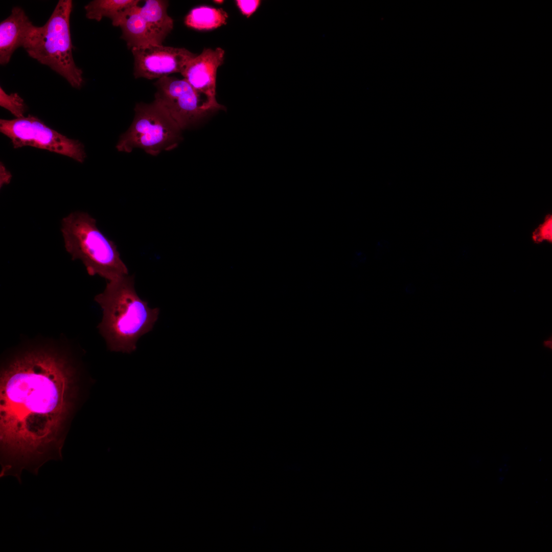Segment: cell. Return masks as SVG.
<instances>
[{"instance_id":"6da1fadb","label":"cell","mask_w":552,"mask_h":552,"mask_svg":"<svg viewBox=\"0 0 552 552\" xmlns=\"http://www.w3.org/2000/svg\"><path fill=\"white\" fill-rule=\"evenodd\" d=\"M74 380L66 357L51 349L24 352L3 369L1 477L11 475L21 482L24 469L37 475L45 462L61 458Z\"/></svg>"},{"instance_id":"7a4b0ae2","label":"cell","mask_w":552,"mask_h":552,"mask_svg":"<svg viewBox=\"0 0 552 552\" xmlns=\"http://www.w3.org/2000/svg\"><path fill=\"white\" fill-rule=\"evenodd\" d=\"M134 277L128 274L108 281L95 301L103 311L98 326L108 349L113 352L131 353L138 340L151 331L159 313L157 308L149 307L136 293Z\"/></svg>"},{"instance_id":"3957f363","label":"cell","mask_w":552,"mask_h":552,"mask_svg":"<svg viewBox=\"0 0 552 552\" xmlns=\"http://www.w3.org/2000/svg\"><path fill=\"white\" fill-rule=\"evenodd\" d=\"M61 230L66 251L73 260L82 262L89 275H99L108 282L128 274L116 245L87 213H70L62 219Z\"/></svg>"},{"instance_id":"277c9868","label":"cell","mask_w":552,"mask_h":552,"mask_svg":"<svg viewBox=\"0 0 552 552\" xmlns=\"http://www.w3.org/2000/svg\"><path fill=\"white\" fill-rule=\"evenodd\" d=\"M71 0H60L42 26H35L24 48L28 55L64 78L74 88L81 87L83 72L74 60L70 29Z\"/></svg>"},{"instance_id":"5b68a950","label":"cell","mask_w":552,"mask_h":552,"mask_svg":"<svg viewBox=\"0 0 552 552\" xmlns=\"http://www.w3.org/2000/svg\"><path fill=\"white\" fill-rule=\"evenodd\" d=\"M134 111L131 126L117 145L118 151L129 153L140 148L156 155L177 146L181 129L157 101L137 104Z\"/></svg>"},{"instance_id":"8992f818","label":"cell","mask_w":552,"mask_h":552,"mask_svg":"<svg viewBox=\"0 0 552 552\" xmlns=\"http://www.w3.org/2000/svg\"><path fill=\"white\" fill-rule=\"evenodd\" d=\"M1 132L11 141L14 148L31 146L62 154L83 163L86 153L82 144L47 126L36 117L28 115L0 120Z\"/></svg>"},{"instance_id":"52a82bcc","label":"cell","mask_w":552,"mask_h":552,"mask_svg":"<svg viewBox=\"0 0 552 552\" xmlns=\"http://www.w3.org/2000/svg\"><path fill=\"white\" fill-rule=\"evenodd\" d=\"M155 100L182 129L213 110L205 99L185 79L166 76L154 83Z\"/></svg>"},{"instance_id":"ba28073f","label":"cell","mask_w":552,"mask_h":552,"mask_svg":"<svg viewBox=\"0 0 552 552\" xmlns=\"http://www.w3.org/2000/svg\"><path fill=\"white\" fill-rule=\"evenodd\" d=\"M133 75L135 78L159 79L180 73L196 55L185 48L152 45L133 49Z\"/></svg>"},{"instance_id":"9c48e42d","label":"cell","mask_w":552,"mask_h":552,"mask_svg":"<svg viewBox=\"0 0 552 552\" xmlns=\"http://www.w3.org/2000/svg\"><path fill=\"white\" fill-rule=\"evenodd\" d=\"M224 54V50L220 48L204 49L190 60L181 73L213 111L222 107L215 96L217 71L223 62Z\"/></svg>"},{"instance_id":"30bf717a","label":"cell","mask_w":552,"mask_h":552,"mask_svg":"<svg viewBox=\"0 0 552 552\" xmlns=\"http://www.w3.org/2000/svg\"><path fill=\"white\" fill-rule=\"evenodd\" d=\"M35 26L24 10L16 6L0 23V63H9L14 52L24 48Z\"/></svg>"},{"instance_id":"8fae6325","label":"cell","mask_w":552,"mask_h":552,"mask_svg":"<svg viewBox=\"0 0 552 552\" xmlns=\"http://www.w3.org/2000/svg\"><path fill=\"white\" fill-rule=\"evenodd\" d=\"M137 6L132 8L125 14L118 27L122 31L121 38L131 50L159 45L139 13Z\"/></svg>"},{"instance_id":"7c38bea8","label":"cell","mask_w":552,"mask_h":552,"mask_svg":"<svg viewBox=\"0 0 552 552\" xmlns=\"http://www.w3.org/2000/svg\"><path fill=\"white\" fill-rule=\"evenodd\" d=\"M168 1L147 0L137 10L146 22L159 45L163 43L173 28V20L167 13Z\"/></svg>"},{"instance_id":"4fadbf2b","label":"cell","mask_w":552,"mask_h":552,"mask_svg":"<svg viewBox=\"0 0 552 552\" xmlns=\"http://www.w3.org/2000/svg\"><path fill=\"white\" fill-rule=\"evenodd\" d=\"M138 0H94L85 6L86 17L100 21L105 17L112 26L118 27L121 19L132 8L139 5Z\"/></svg>"},{"instance_id":"5bb4252c","label":"cell","mask_w":552,"mask_h":552,"mask_svg":"<svg viewBox=\"0 0 552 552\" xmlns=\"http://www.w3.org/2000/svg\"><path fill=\"white\" fill-rule=\"evenodd\" d=\"M227 17L222 9L200 6L191 10L185 19V23L198 30H211L225 24Z\"/></svg>"},{"instance_id":"9a60e30c","label":"cell","mask_w":552,"mask_h":552,"mask_svg":"<svg viewBox=\"0 0 552 552\" xmlns=\"http://www.w3.org/2000/svg\"><path fill=\"white\" fill-rule=\"evenodd\" d=\"M0 105L9 110L17 118L24 117L26 106L24 100L17 94L8 95L0 87Z\"/></svg>"},{"instance_id":"2e32d148","label":"cell","mask_w":552,"mask_h":552,"mask_svg":"<svg viewBox=\"0 0 552 552\" xmlns=\"http://www.w3.org/2000/svg\"><path fill=\"white\" fill-rule=\"evenodd\" d=\"M532 241L536 244L552 242V215H546L542 221L533 231L531 235Z\"/></svg>"},{"instance_id":"e0dca14e","label":"cell","mask_w":552,"mask_h":552,"mask_svg":"<svg viewBox=\"0 0 552 552\" xmlns=\"http://www.w3.org/2000/svg\"><path fill=\"white\" fill-rule=\"evenodd\" d=\"M261 3L259 0H237V5L242 13L247 17L251 15L258 8Z\"/></svg>"},{"instance_id":"ac0fdd59","label":"cell","mask_w":552,"mask_h":552,"mask_svg":"<svg viewBox=\"0 0 552 552\" xmlns=\"http://www.w3.org/2000/svg\"><path fill=\"white\" fill-rule=\"evenodd\" d=\"M404 292L408 296L412 298L417 292V288L414 284L409 283L404 287Z\"/></svg>"},{"instance_id":"d6986e66","label":"cell","mask_w":552,"mask_h":552,"mask_svg":"<svg viewBox=\"0 0 552 552\" xmlns=\"http://www.w3.org/2000/svg\"><path fill=\"white\" fill-rule=\"evenodd\" d=\"M543 345L545 347L551 349L552 348L551 339H548L547 340H545L543 342Z\"/></svg>"}]
</instances>
